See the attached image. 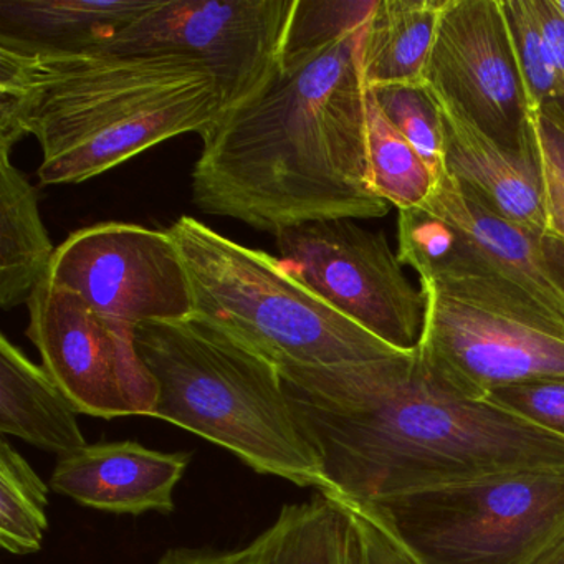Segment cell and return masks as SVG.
Wrapping results in <instances>:
<instances>
[{
    "instance_id": "cell-1",
    "label": "cell",
    "mask_w": 564,
    "mask_h": 564,
    "mask_svg": "<svg viewBox=\"0 0 564 564\" xmlns=\"http://www.w3.org/2000/svg\"><path fill=\"white\" fill-rule=\"evenodd\" d=\"M336 500L392 498L520 471L564 470V437L438 384L414 352L352 365L280 366Z\"/></svg>"
},
{
    "instance_id": "cell-2",
    "label": "cell",
    "mask_w": 564,
    "mask_h": 564,
    "mask_svg": "<svg viewBox=\"0 0 564 564\" xmlns=\"http://www.w3.org/2000/svg\"><path fill=\"white\" fill-rule=\"evenodd\" d=\"M366 24L332 39L289 34L270 80L199 134L193 200L203 213L273 236L388 214L369 181Z\"/></svg>"
},
{
    "instance_id": "cell-3",
    "label": "cell",
    "mask_w": 564,
    "mask_h": 564,
    "mask_svg": "<svg viewBox=\"0 0 564 564\" xmlns=\"http://www.w3.org/2000/svg\"><path fill=\"white\" fill-rule=\"evenodd\" d=\"M226 111L216 77L177 55L44 51L0 41V153L41 144L42 186L108 173Z\"/></svg>"
},
{
    "instance_id": "cell-4",
    "label": "cell",
    "mask_w": 564,
    "mask_h": 564,
    "mask_svg": "<svg viewBox=\"0 0 564 564\" xmlns=\"http://www.w3.org/2000/svg\"><path fill=\"white\" fill-rule=\"evenodd\" d=\"M137 346L158 384L151 417L232 452L260 475L323 490L279 366L200 319L143 323Z\"/></svg>"
},
{
    "instance_id": "cell-5",
    "label": "cell",
    "mask_w": 564,
    "mask_h": 564,
    "mask_svg": "<svg viewBox=\"0 0 564 564\" xmlns=\"http://www.w3.org/2000/svg\"><path fill=\"white\" fill-rule=\"evenodd\" d=\"M186 269L193 318L279 366L352 365L404 355L313 293L282 260L194 217L167 229Z\"/></svg>"
},
{
    "instance_id": "cell-6",
    "label": "cell",
    "mask_w": 564,
    "mask_h": 564,
    "mask_svg": "<svg viewBox=\"0 0 564 564\" xmlns=\"http://www.w3.org/2000/svg\"><path fill=\"white\" fill-rule=\"evenodd\" d=\"M421 280L424 325L415 356L434 381L471 401L564 378V316L484 269Z\"/></svg>"
},
{
    "instance_id": "cell-7",
    "label": "cell",
    "mask_w": 564,
    "mask_h": 564,
    "mask_svg": "<svg viewBox=\"0 0 564 564\" xmlns=\"http://www.w3.org/2000/svg\"><path fill=\"white\" fill-rule=\"evenodd\" d=\"M371 507L424 564H544L564 544V470L501 475Z\"/></svg>"
},
{
    "instance_id": "cell-8",
    "label": "cell",
    "mask_w": 564,
    "mask_h": 564,
    "mask_svg": "<svg viewBox=\"0 0 564 564\" xmlns=\"http://www.w3.org/2000/svg\"><path fill=\"white\" fill-rule=\"evenodd\" d=\"M299 0H161L107 44L88 51L177 55L216 77L227 110L270 80L285 51Z\"/></svg>"
},
{
    "instance_id": "cell-9",
    "label": "cell",
    "mask_w": 564,
    "mask_h": 564,
    "mask_svg": "<svg viewBox=\"0 0 564 564\" xmlns=\"http://www.w3.org/2000/svg\"><path fill=\"white\" fill-rule=\"evenodd\" d=\"M280 260L333 308L402 352L421 341L425 299L384 232L316 220L275 236Z\"/></svg>"
},
{
    "instance_id": "cell-10",
    "label": "cell",
    "mask_w": 564,
    "mask_h": 564,
    "mask_svg": "<svg viewBox=\"0 0 564 564\" xmlns=\"http://www.w3.org/2000/svg\"><path fill=\"white\" fill-rule=\"evenodd\" d=\"M28 336L42 366L80 414L151 417L158 384L137 346V326L91 308L45 280L29 302Z\"/></svg>"
},
{
    "instance_id": "cell-11",
    "label": "cell",
    "mask_w": 564,
    "mask_h": 564,
    "mask_svg": "<svg viewBox=\"0 0 564 564\" xmlns=\"http://www.w3.org/2000/svg\"><path fill=\"white\" fill-rule=\"evenodd\" d=\"M47 280L133 326L193 316L189 280L167 230L101 223L68 236Z\"/></svg>"
},
{
    "instance_id": "cell-12",
    "label": "cell",
    "mask_w": 564,
    "mask_h": 564,
    "mask_svg": "<svg viewBox=\"0 0 564 564\" xmlns=\"http://www.w3.org/2000/svg\"><path fill=\"white\" fill-rule=\"evenodd\" d=\"M424 87L455 105L507 150L530 148V111L508 34L503 0H448Z\"/></svg>"
},
{
    "instance_id": "cell-13",
    "label": "cell",
    "mask_w": 564,
    "mask_h": 564,
    "mask_svg": "<svg viewBox=\"0 0 564 564\" xmlns=\"http://www.w3.org/2000/svg\"><path fill=\"white\" fill-rule=\"evenodd\" d=\"M191 455L154 451L137 441L85 444L58 457L48 485L55 494L105 513L170 514Z\"/></svg>"
},
{
    "instance_id": "cell-14",
    "label": "cell",
    "mask_w": 564,
    "mask_h": 564,
    "mask_svg": "<svg viewBox=\"0 0 564 564\" xmlns=\"http://www.w3.org/2000/svg\"><path fill=\"white\" fill-rule=\"evenodd\" d=\"M422 206L447 220L457 236L451 260L435 275L470 269L490 270L564 316V289L547 265L538 237L491 213L447 171Z\"/></svg>"
},
{
    "instance_id": "cell-15",
    "label": "cell",
    "mask_w": 564,
    "mask_h": 564,
    "mask_svg": "<svg viewBox=\"0 0 564 564\" xmlns=\"http://www.w3.org/2000/svg\"><path fill=\"white\" fill-rule=\"evenodd\" d=\"M431 95L444 127L445 171L491 213L541 239L547 227L546 204L531 141L521 153L507 150L455 105Z\"/></svg>"
},
{
    "instance_id": "cell-16",
    "label": "cell",
    "mask_w": 564,
    "mask_h": 564,
    "mask_svg": "<svg viewBox=\"0 0 564 564\" xmlns=\"http://www.w3.org/2000/svg\"><path fill=\"white\" fill-rule=\"evenodd\" d=\"M161 0H0V41L44 51L107 44Z\"/></svg>"
},
{
    "instance_id": "cell-17",
    "label": "cell",
    "mask_w": 564,
    "mask_h": 564,
    "mask_svg": "<svg viewBox=\"0 0 564 564\" xmlns=\"http://www.w3.org/2000/svg\"><path fill=\"white\" fill-rule=\"evenodd\" d=\"M78 414L44 366L0 336V432L62 457L87 444Z\"/></svg>"
},
{
    "instance_id": "cell-18",
    "label": "cell",
    "mask_w": 564,
    "mask_h": 564,
    "mask_svg": "<svg viewBox=\"0 0 564 564\" xmlns=\"http://www.w3.org/2000/svg\"><path fill=\"white\" fill-rule=\"evenodd\" d=\"M448 0H376L361 42L368 90L424 87L425 67Z\"/></svg>"
},
{
    "instance_id": "cell-19",
    "label": "cell",
    "mask_w": 564,
    "mask_h": 564,
    "mask_svg": "<svg viewBox=\"0 0 564 564\" xmlns=\"http://www.w3.org/2000/svg\"><path fill=\"white\" fill-rule=\"evenodd\" d=\"M55 247L31 181L0 153V306L29 305L51 272Z\"/></svg>"
},
{
    "instance_id": "cell-20",
    "label": "cell",
    "mask_w": 564,
    "mask_h": 564,
    "mask_svg": "<svg viewBox=\"0 0 564 564\" xmlns=\"http://www.w3.org/2000/svg\"><path fill=\"white\" fill-rule=\"evenodd\" d=\"M253 564H355L351 518L339 501L323 494L285 505L259 534Z\"/></svg>"
},
{
    "instance_id": "cell-21",
    "label": "cell",
    "mask_w": 564,
    "mask_h": 564,
    "mask_svg": "<svg viewBox=\"0 0 564 564\" xmlns=\"http://www.w3.org/2000/svg\"><path fill=\"white\" fill-rule=\"evenodd\" d=\"M368 167L376 196L399 210L422 206L438 177L382 113L368 90Z\"/></svg>"
},
{
    "instance_id": "cell-22",
    "label": "cell",
    "mask_w": 564,
    "mask_h": 564,
    "mask_svg": "<svg viewBox=\"0 0 564 564\" xmlns=\"http://www.w3.org/2000/svg\"><path fill=\"white\" fill-rule=\"evenodd\" d=\"M51 485L24 455L0 442V546L11 554H34L44 546L48 530Z\"/></svg>"
},
{
    "instance_id": "cell-23",
    "label": "cell",
    "mask_w": 564,
    "mask_h": 564,
    "mask_svg": "<svg viewBox=\"0 0 564 564\" xmlns=\"http://www.w3.org/2000/svg\"><path fill=\"white\" fill-rule=\"evenodd\" d=\"M530 141L543 184L546 232L541 249L564 289V113L557 104L530 117Z\"/></svg>"
},
{
    "instance_id": "cell-24",
    "label": "cell",
    "mask_w": 564,
    "mask_h": 564,
    "mask_svg": "<svg viewBox=\"0 0 564 564\" xmlns=\"http://www.w3.org/2000/svg\"><path fill=\"white\" fill-rule=\"evenodd\" d=\"M508 34L530 117L561 100L553 52L534 12L533 0H503Z\"/></svg>"
},
{
    "instance_id": "cell-25",
    "label": "cell",
    "mask_w": 564,
    "mask_h": 564,
    "mask_svg": "<svg viewBox=\"0 0 564 564\" xmlns=\"http://www.w3.org/2000/svg\"><path fill=\"white\" fill-rule=\"evenodd\" d=\"M369 91L392 127L424 158L441 180L445 171L444 127L431 91L411 85H391Z\"/></svg>"
},
{
    "instance_id": "cell-26",
    "label": "cell",
    "mask_w": 564,
    "mask_h": 564,
    "mask_svg": "<svg viewBox=\"0 0 564 564\" xmlns=\"http://www.w3.org/2000/svg\"><path fill=\"white\" fill-rule=\"evenodd\" d=\"M336 501L345 507L351 518L352 533H355V564H424L421 557L399 538L394 528L378 508L371 505Z\"/></svg>"
},
{
    "instance_id": "cell-27",
    "label": "cell",
    "mask_w": 564,
    "mask_h": 564,
    "mask_svg": "<svg viewBox=\"0 0 564 564\" xmlns=\"http://www.w3.org/2000/svg\"><path fill=\"white\" fill-rule=\"evenodd\" d=\"M487 401L564 437V378L510 386L495 391Z\"/></svg>"
},
{
    "instance_id": "cell-28",
    "label": "cell",
    "mask_w": 564,
    "mask_h": 564,
    "mask_svg": "<svg viewBox=\"0 0 564 564\" xmlns=\"http://www.w3.org/2000/svg\"><path fill=\"white\" fill-rule=\"evenodd\" d=\"M259 536L236 550H197V547H171L154 564H253L259 554Z\"/></svg>"
},
{
    "instance_id": "cell-29",
    "label": "cell",
    "mask_w": 564,
    "mask_h": 564,
    "mask_svg": "<svg viewBox=\"0 0 564 564\" xmlns=\"http://www.w3.org/2000/svg\"><path fill=\"white\" fill-rule=\"evenodd\" d=\"M533 8L544 35H546L551 52H553L561 84V100L556 104L564 113V21L554 11L551 0H533Z\"/></svg>"
},
{
    "instance_id": "cell-30",
    "label": "cell",
    "mask_w": 564,
    "mask_h": 564,
    "mask_svg": "<svg viewBox=\"0 0 564 564\" xmlns=\"http://www.w3.org/2000/svg\"><path fill=\"white\" fill-rule=\"evenodd\" d=\"M544 564H564V544Z\"/></svg>"
},
{
    "instance_id": "cell-31",
    "label": "cell",
    "mask_w": 564,
    "mask_h": 564,
    "mask_svg": "<svg viewBox=\"0 0 564 564\" xmlns=\"http://www.w3.org/2000/svg\"><path fill=\"white\" fill-rule=\"evenodd\" d=\"M551 4H553L554 11L564 21V0H551Z\"/></svg>"
}]
</instances>
